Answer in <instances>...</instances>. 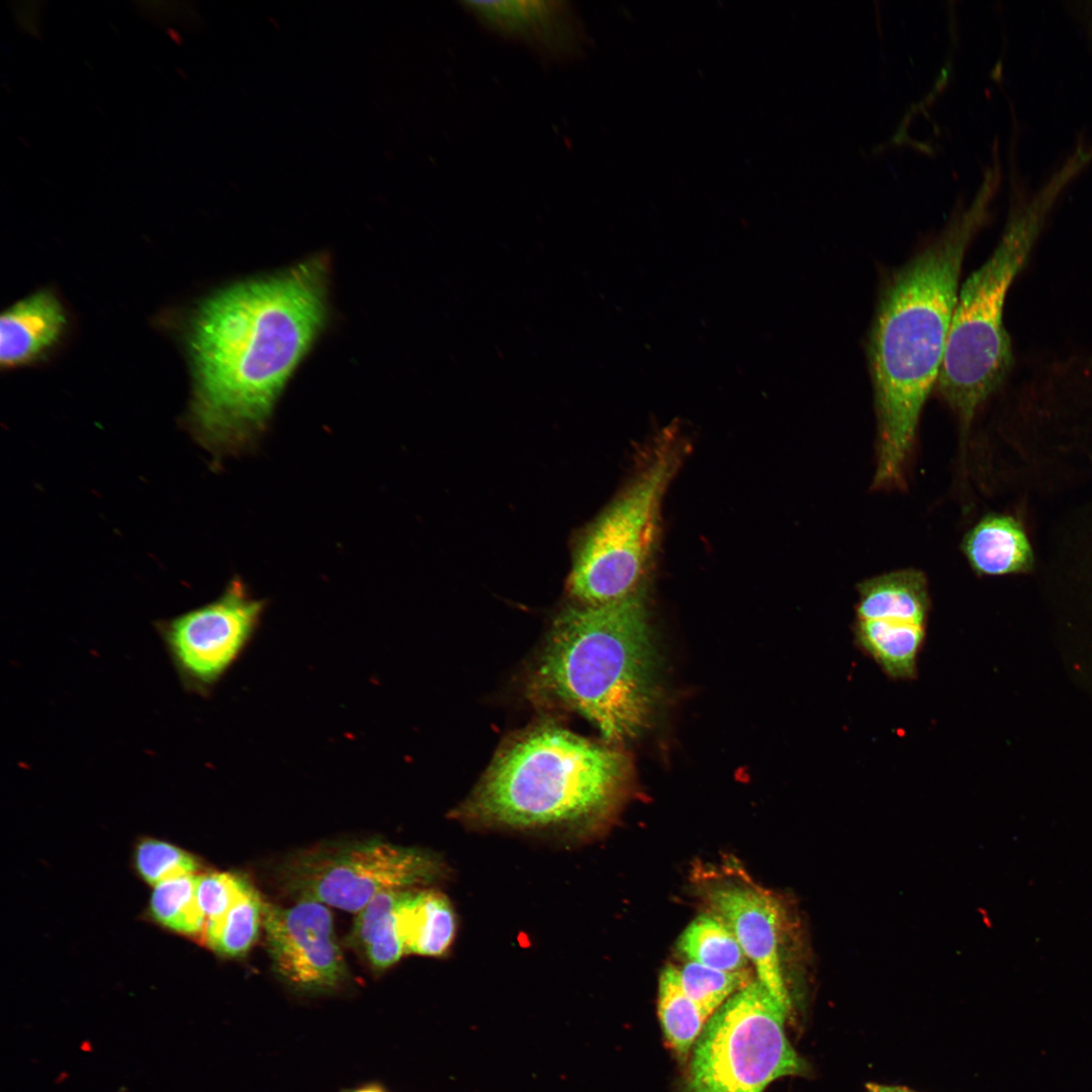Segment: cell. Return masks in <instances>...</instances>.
<instances>
[{
  "instance_id": "1",
  "label": "cell",
  "mask_w": 1092,
  "mask_h": 1092,
  "mask_svg": "<svg viewBox=\"0 0 1092 1092\" xmlns=\"http://www.w3.org/2000/svg\"><path fill=\"white\" fill-rule=\"evenodd\" d=\"M328 295L329 260L317 255L203 302L190 334L191 421L209 449L235 450L265 428L327 324Z\"/></svg>"
},
{
  "instance_id": "2",
  "label": "cell",
  "mask_w": 1092,
  "mask_h": 1092,
  "mask_svg": "<svg viewBox=\"0 0 1092 1092\" xmlns=\"http://www.w3.org/2000/svg\"><path fill=\"white\" fill-rule=\"evenodd\" d=\"M988 202V194L978 196L880 292L868 340L878 426L875 489L904 484L921 413L942 366L965 256Z\"/></svg>"
},
{
  "instance_id": "3",
  "label": "cell",
  "mask_w": 1092,
  "mask_h": 1092,
  "mask_svg": "<svg viewBox=\"0 0 1092 1092\" xmlns=\"http://www.w3.org/2000/svg\"><path fill=\"white\" fill-rule=\"evenodd\" d=\"M642 590L562 609L527 675L535 704L580 715L611 744L641 735L660 701L658 654Z\"/></svg>"
},
{
  "instance_id": "4",
  "label": "cell",
  "mask_w": 1092,
  "mask_h": 1092,
  "mask_svg": "<svg viewBox=\"0 0 1092 1092\" xmlns=\"http://www.w3.org/2000/svg\"><path fill=\"white\" fill-rule=\"evenodd\" d=\"M630 774L629 757L613 744L539 724L500 746L455 817L476 826L584 838L615 813Z\"/></svg>"
},
{
  "instance_id": "5",
  "label": "cell",
  "mask_w": 1092,
  "mask_h": 1092,
  "mask_svg": "<svg viewBox=\"0 0 1092 1092\" xmlns=\"http://www.w3.org/2000/svg\"><path fill=\"white\" fill-rule=\"evenodd\" d=\"M1060 189L1050 183L1010 211L988 259L959 290L935 388L964 431L1008 379L1014 357L1004 307Z\"/></svg>"
},
{
  "instance_id": "6",
  "label": "cell",
  "mask_w": 1092,
  "mask_h": 1092,
  "mask_svg": "<svg viewBox=\"0 0 1092 1092\" xmlns=\"http://www.w3.org/2000/svg\"><path fill=\"white\" fill-rule=\"evenodd\" d=\"M682 444L663 435L633 478L592 524L575 552L567 590L575 603L602 605L640 589L657 543L666 490Z\"/></svg>"
},
{
  "instance_id": "7",
  "label": "cell",
  "mask_w": 1092,
  "mask_h": 1092,
  "mask_svg": "<svg viewBox=\"0 0 1092 1092\" xmlns=\"http://www.w3.org/2000/svg\"><path fill=\"white\" fill-rule=\"evenodd\" d=\"M790 1007L758 980L733 994L706 1022L694 1044L690 1092H763L805 1063L785 1032Z\"/></svg>"
},
{
  "instance_id": "8",
  "label": "cell",
  "mask_w": 1092,
  "mask_h": 1092,
  "mask_svg": "<svg viewBox=\"0 0 1092 1092\" xmlns=\"http://www.w3.org/2000/svg\"><path fill=\"white\" fill-rule=\"evenodd\" d=\"M281 875L298 900L358 913L382 892L430 883L439 864L420 849L367 840L307 849L289 859Z\"/></svg>"
},
{
  "instance_id": "9",
  "label": "cell",
  "mask_w": 1092,
  "mask_h": 1092,
  "mask_svg": "<svg viewBox=\"0 0 1092 1092\" xmlns=\"http://www.w3.org/2000/svg\"><path fill=\"white\" fill-rule=\"evenodd\" d=\"M264 602L234 578L211 603L158 624V632L183 687L207 694L251 641Z\"/></svg>"
},
{
  "instance_id": "10",
  "label": "cell",
  "mask_w": 1092,
  "mask_h": 1092,
  "mask_svg": "<svg viewBox=\"0 0 1092 1092\" xmlns=\"http://www.w3.org/2000/svg\"><path fill=\"white\" fill-rule=\"evenodd\" d=\"M263 927L274 971L291 987L327 992L347 980L333 916L325 904L298 900L284 908L264 903Z\"/></svg>"
},
{
  "instance_id": "11",
  "label": "cell",
  "mask_w": 1092,
  "mask_h": 1092,
  "mask_svg": "<svg viewBox=\"0 0 1092 1092\" xmlns=\"http://www.w3.org/2000/svg\"><path fill=\"white\" fill-rule=\"evenodd\" d=\"M706 900L754 965L757 980L790 1007L780 957L781 913L775 898L753 885L731 883L709 888Z\"/></svg>"
},
{
  "instance_id": "12",
  "label": "cell",
  "mask_w": 1092,
  "mask_h": 1092,
  "mask_svg": "<svg viewBox=\"0 0 1092 1092\" xmlns=\"http://www.w3.org/2000/svg\"><path fill=\"white\" fill-rule=\"evenodd\" d=\"M1035 574L1051 594L1092 609V492L1057 518Z\"/></svg>"
},
{
  "instance_id": "13",
  "label": "cell",
  "mask_w": 1092,
  "mask_h": 1092,
  "mask_svg": "<svg viewBox=\"0 0 1092 1092\" xmlns=\"http://www.w3.org/2000/svg\"><path fill=\"white\" fill-rule=\"evenodd\" d=\"M487 26L551 55L574 52V16L565 2H468Z\"/></svg>"
},
{
  "instance_id": "14",
  "label": "cell",
  "mask_w": 1092,
  "mask_h": 1092,
  "mask_svg": "<svg viewBox=\"0 0 1092 1092\" xmlns=\"http://www.w3.org/2000/svg\"><path fill=\"white\" fill-rule=\"evenodd\" d=\"M962 550L979 575L1034 574L1038 564L1025 524L1008 513L983 516L965 535Z\"/></svg>"
},
{
  "instance_id": "15",
  "label": "cell",
  "mask_w": 1092,
  "mask_h": 1092,
  "mask_svg": "<svg viewBox=\"0 0 1092 1092\" xmlns=\"http://www.w3.org/2000/svg\"><path fill=\"white\" fill-rule=\"evenodd\" d=\"M65 314L50 292H37L10 307L1 316L0 361L16 366L30 361L60 337Z\"/></svg>"
},
{
  "instance_id": "16",
  "label": "cell",
  "mask_w": 1092,
  "mask_h": 1092,
  "mask_svg": "<svg viewBox=\"0 0 1092 1092\" xmlns=\"http://www.w3.org/2000/svg\"><path fill=\"white\" fill-rule=\"evenodd\" d=\"M929 611L928 581L921 570H894L857 584L855 620H890L926 627Z\"/></svg>"
},
{
  "instance_id": "17",
  "label": "cell",
  "mask_w": 1092,
  "mask_h": 1092,
  "mask_svg": "<svg viewBox=\"0 0 1092 1092\" xmlns=\"http://www.w3.org/2000/svg\"><path fill=\"white\" fill-rule=\"evenodd\" d=\"M412 890L404 891L397 910V928L405 953L443 956L456 933L453 907L440 892Z\"/></svg>"
},
{
  "instance_id": "18",
  "label": "cell",
  "mask_w": 1092,
  "mask_h": 1092,
  "mask_svg": "<svg viewBox=\"0 0 1092 1092\" xmlns=\"http://www.w3.org/2000/svg\"><path fill=\"white\" fill-rule=\"evenodd\" d=\"M856 646L892 679H913L926 627L890 620H854Z\"/></svg>"
},
{
  "instance_id": "19",
  "label": "cell",
  "mask_w": 1092,
  "mask_h": 1092,
  "mask_svg": "<svg viewBox=\"0 0 1092 1092\" xmlns=\"http://www.w3.org/2000/svg\"><path fill=\"white\" fill-rule=\"evenodd\" d=\"M404 891L378 894L354 921L351 939L377 970L391 967L405 953L397 928V910Z\"/></svg>"
},
{
  "instance_id": "20",
  "label": "cell",
  "mask_w": 1092,
  "mask_h": 1092,
  "mask_svg": "<svg viewBox=\"0 0 1092 1092\" xmlns=\"http://www.w3.org/2000/svg\"><path fill=\"white\" fill-rule=\"evenodd\" d=\"M677 947L689 962L726 972L747 970L749 960L735 935L713 913L695 918L680 934Z\"/></svg>"
},
{
  "instance_id": "21",
  "label": "cell",
  "mask_w": 1092,
  "mask_h": 1092,
  "mask_svg": "<svg viewBox=\"0 0 1092 1092\" xmlns=\"http://www.w3.org/2000/svg\"><path fill=\"white\" fill-rule=\"evenodd\" d=\"M657 1007L667 1042L680 1059H686L708 1017L686 994L673 966L664 968L660 975Z\"/></svg>"
},
{
  "instance_id": "22",
  "label": "cell",
  "mask_w": 1092,
  "mask_h": 1092,
  "mask_svg": "<svg viewBox=\"0 0 1092 1092\" xmlns=\"http://www.w3.org/2000/svg\"><path fill=\"white\" fill-rule=\"evenodd\" d=\"M197 876H181L156 885L150 911L162 926L201 942L204 917L196 897Z\"/></svg>"
},
{
  "instance_id": "23",
  "label": "cell",
  "mask_w": 1092,
  "mask_h": 1092,
  "mask_svg": "<svg viewBox=\"0 0 1092 1092\" xmlns=\"http://www.w3.org/2000/svg\"><path fill=\"white\" fill-rule=\"evenodd\" d=\"M1065 422L1071 450L1083 468L1092 475V355L1082 364L1069 385Z\"/></svg>"
},
{
  "instance_id": "24",
  "label": "cell",
  "mask_w": 1092,
  "mask_h": 1092,
  "mask_svg": "<svg viewBox=\"0 0 1092 1092\" xmlns=\"http://www.w3.org/2000/svg\"><path fill=\"white\" fill-rule=\"evenodd\" d=\"M677 972L681 988L708 1018L752 981L747 970L726 972L693 962Z\"/></svg>"
},
{
  "instance_id": "25",
  "label": "cell",
  "mask_w": 1092,
  "mask_h": 1092,
  "mask_svg": "<svg viewBox=\"0 0 1092 1092\" xmlns=\"http://www.w3.org/2000/svg\"><path fill=\"white\" fill-rule=\"evenodd\" d=\"M264 902L251 886L232 906L208 947L220 956L246 954L257 940L263 924Z\"/></svg>"
},
{
  "instance_id": "26",
  "label": "cell",
  "mask_w": 1092,
  "mask_h": 1092,
  "mask_svg": "<svg viewBox=\"0 0 1092 1092\" xmlns=\"http://www.w3.org/2000/svg\"><path fill=\"white\" fill-rule=\"evenodd\" d=\"M252 885L232 873H208L197 876L196 897L204 917L201 943L208 945L234 903Z\"/></svg>"
},
{
  "instance_id": "27",
  "label": "cell",
  "mask_w": 1092,
  "mask_h": 1092,
  "mask_svg": "<svg viewBox=\"0 0 1092 1092\" xmlns=\"http://www.w3.org/2000/svg\"><path fill=\"white\" fill-rule=\"evenodd\" d=\"M135 864L141 877L154 886L177 877L195 875L199 869L193 855L156 839H145L138 845Z\"/></svg>"
},
{
  "instance_id": "28",
  "label": "cell",
  "mask_w": 1092,
  "mask_h": 1092,
  "mask_svg": "<svg viewBox=\"0 0 1092 1092\" xmlns=\"http://www.w3.org/2000/svg\"><path fill=\"white\" fill-rule=\"evenodd\" d=\"M867 1092H912L906 1088L885 1086L879 1084L870 1083L867 1085Z\"/></svg>"
},
{
  "instance_id": "29",
  "label": "cell",
  "mask_w": 1092,
  "mask_h": 1092,
  "mask_svg": "<svg viewBox=\"0 0 1092 1092\" xmlns=\"http://www.w3.org/2000/svg\"><path fill=\"white\" fill-rule=\"evenodd\" d=\"M1087 5L1088 6L1085 7V9H1083L1082 11H1083V13H1085V23H1086V26H1087V30H1088L1090 39L1092 41V3H1087Z\"/></svg>"
},
{
  "instance_id": "30",
  "label": "cell",
  "mask_w": 1092,
  "mask_h": 1092,
  "mask_svg": "<svg viewBox=\"0 0 1092 1092\" xmlns=\"http://www.w3.org/2000/svg\"><path fill=\"white\" fill-rule=\"evenodd\" d=\"M354 1092H384V1091L381 1088L377 1087V1086H367V1087H363L361 1089H358V1090H356Z\"/></svg>"
}]
</instances>
